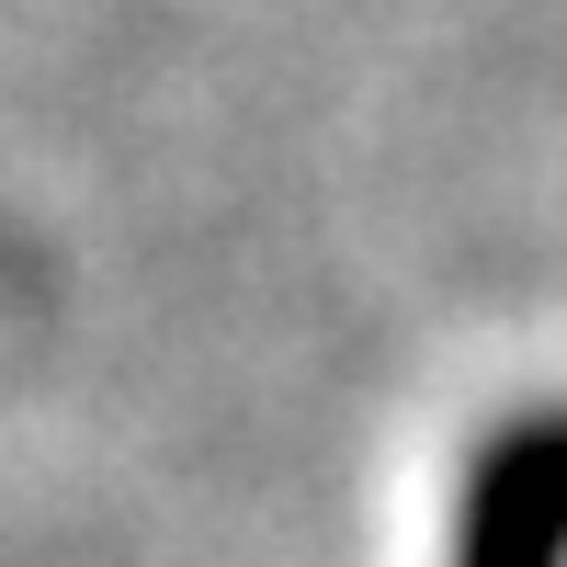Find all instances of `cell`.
<instances>
[{"instance_id":"cell-1","label":"cell","mask_w":567,"mask_h":567,"mask_svg":"<svg viewBox=\"0 0 567 567\" xmlns=\"http://www.w3.org/2000/svg\"><path fill=\"white\" fill-rule=\"evenodd\" d=\"M454 567H567V409L511 420L465 477Z\"/></svg>"}]
</instances>
